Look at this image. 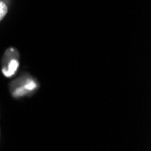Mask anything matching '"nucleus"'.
I'll return each instance as SVG.
<instances>
[{
  "label": "nucleus",
  "mask_w": 151,
  "mask_h": 151,
  "mask_svg": "<svg viewBox=\"0 0 151 151\" xmlns=\"http://www.w3.org/2000/svg\"><path fill=\"white\" fill-rule=\"evenodd\" d=\"M17 67H18V62L16 61V60H12L11 63H10V64H9V66H8V70H7V72L5 71V72H3V73H4V74H5L6 77H10V76H12L14 73H15L17 72Z\"/></svg>",
  "instance_id": "f257e3e1"
},
{
  "label": "nucleus",
  "mask_w": 151,
  "mask_h": 151,
  "mask_svg": "<svg viewBox=\"0 0 151 151\" xmlns=\"http://www.w3.org/2000/svg\"><path fill=\"white\" fill-rule=\"evenodd\" d=\"M7 11H8V9H7L6 5L4 2L0 1V21L6 16Z\"/></svg>",
  "instance_id": "f03ea898"
}]
</instances>
